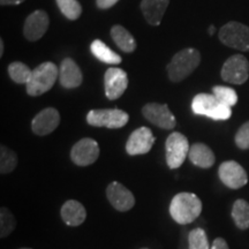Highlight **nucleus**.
<instances>
[{
    "instance_id": "nucleus-1",
    "label": "nucleus",
    "mask_w": 249,
    "mask_h": 249,
    "mask_svg": "<svg viewBox=\"0 0 249 249\" xmlns=\"http://www.w3.org/2000/svg\"><path fill=\"white\" fill-rule=\"evenodd\" d=\"M202 213V202L194 193H179L172 198L170 214L180 225L191 224Z\"/></svg>"
},
{
    "instance_id": "nucleus-2",
    "label": "nucleus",
    "mask_w": 249,
    "mask_h": 249,
    "mask_svg": "<svg viewBox=\"0 0 249 249\" xmlns=\"http://www.w3.org/2000/svg\"><path fill=\"white\" fill-rule=\"evenodd\" d=\"M201 54L195 49H185L174 54L172 60L167 65V74L172 82L185 80L198 67Z\"/></svg>"
},
{
    "instance_id": "nucleus-3",
    "label": "nucleus",
    "mask_w": 249,
    "mask_h": 249,
    "mask_svg": "<svg viewBox=\"0 0 249 249\" xmlns=\"http://www.w3.org/2000/svg\"><path fill=\"white\" fill-rule=\"evenodd\" d=\"M59 77V68L53 62H43L31 73L27 82V92L29 96H39L48 92Z\"/></svg>"
},
{
    "instance_id": "nucleus-4",
    "label": "nucleus",
    "mask_w": 249,
    "mask_h": 249,
    "mask_svg": "<svg viewBox=\"0 0 249 249\" xmlns=\"http://www.w3.org/2000/svg\"><path fill=\"white\" fill-rule=\"evenodd\" d=\"M192 110L197 116H204L213 120H227L232 116L231 107L220 103L210 93H198L192 102Z\"/></svg>"
},
{
    "instance_id": "nucleus-5",
    "label": "nucleus",
    "mask_w": 249,
    "mask_h": 249,
    "mask_svg": "<svg viewBox=\"0 0 249 249\" xmlns=\"http://www.w3.org/2000/svg\"><path fill=\"white\" fill-rule=\"evenodd\" d=\"M219 39L223 44L239 51H249V27L240 22L226 23L219 30Z\"/></svg>"
},
{
    "instance_id": "nucleus-6",
    "label": "nucleus",
    "mask_w": 249,
    "mask_h": 249,
    "mask_svg": "<svg viewBox=\"0 0 249 249\" xmlns=\"http://www.w3.org/2000/svg\"><path fill=\"white\" fill-rule=\"evenodd\" d=\"M129 116L119 108H107V110H91L87 114V123L93 127H107L117 129L128 123Z\"/></svg>"
},
{
    "instance_id": "nucleus-7",
    "label": "nucleus",
    "mask_w": 249,
    "mask_h": 249,
    "mask_svg": "<svg viewBox=\"0 0 249 249\" xmlns=\"http://www.w3.org/2000/svg\"><path fill=\"white\" fill-rule=\"evenodd\" d=\"M165 148H166V163L170 169H178L181 166L188 157L189 149H191L188 140L179 132L171 134L165 143Z\"/></svg>"
},
{
    "instance_id": "nucleus-8",
    "label": "nucleus",
    "mask_w": 249,
    "mask_h": 249,
    "mask_svg": "<svg viewBox=\"0 0 249 249\" xmlns=\"http://www.w3.org/2000/svg\"><path fill=\"white\" fill-rule=\"evenodd\" d=\"M222 79L233 85H242L248 80L249 62L242 54H234L224 62L222 68Z\"/></svg>"
},
{
    "instance_id": "nucleus-9",
    "label": "nucleus",
    "mask_w": 249,
    "mask_h": 249,
    "mask_svg": "<svg viewBox=\"0 0 249 249\" xmlns=\"http://www.w3.org/2000/svg\"><path fill=\"white\" fill-rule=\"evenodd\" d=\"M218 176L224 185L231 189H239L248 182L247 172L240 164L234 160H227L220 164Z\"/></svg>"
},
{
    "instance_id": "nucleus-10",
    "label": "nucleus",
    "mask_w": 249,
    "mask_h": 249,
    "mask_svg": "<svg viewBox=\"0 0 249 249\" xmlns=\"http://www.w3.org/2000/svg\"><path fill=\"white\" fill-rule=\"evenodd\" d=\"M142 113L145 119L152 124L163 129H172L176 127V118L170 111L166 104L149 103L142 108Z\"/></svg>"
},
{
    "instance_id": "nucleus-11",
    "label": "nucleus",
    "mask_w": 249,
    "mask_h": 249,
    "mask_svg": "<svg viewBox=\"0 0 249 249\" xmlns=\"http://www.w3.org/2000/svg\"><path fill=\"white\" fill-rule=\"evenodd\" d=\"M98 156V143L90 138L80 140L73 145L71 151V160L79 166H88V165L95 163Z\"/></svg>"
},
{
    "instance_id": "nucleus-12",
    "label": "nucleus",
    "mask_w": 249,
    "mask_h": 249,
    "mask_svg": "<svg viewBox=\"0 0 249 249\" xmlns=\"http://www.w3.org/2000/svg\"><path fill=\"white\" fill-rule=\"evenodd\" d=\"M105 95L108 99L114 101L123 96L124 90L128 86L127 73L120 68L111 67L108 68L104 75Z\"/></svg>"
},
{
    "instance_id": "nucleus-13",
    "label": "nucleus",
    "mask_w": 249,
    "mask_h": 249,
    "mask_svg": "<svg viewBox=\"0 0 249 249\" xmlns=\"http://www.w3.org/2000/svg\"><path fill=\"white\" fill-rule=\"evenodd\" d=\"M155 143V136L148 127H140L130 134L126 143V151L130 156L148 154Z\"/></svg>"
},
{
    "instance_id": "nucleus-14",
    "label": "nucleus",
    "mask_w": 249,
    "mask_h": 249,
    "mask_svg": "<svg viewBox=\"0 0 249 249\" xmlns=\"http://www.w3.org/2000/svg\"><path fill=\"white\" fill-rule=\"evenodd\" d=\"M107 196L112 207L121 213L130 210L135 204L133 193L120 182H111L107 188Z\"/></svg>"
},
{
    "instance_id": "nucleus-15",
    "label": "nucleus",
    "mask_w": 249,
    "mask_h": 249,
    "mask_svg": "<svg viewBox=\"0 0 249 249\" xmlns=\"http://www.w3.org/2000/svg\"><path fill=\"white\" fill-rule=\"evenodd\" d=\"M60 124V114L53 107L44 108L31 121L33 132L39 136L48 135L57 128Z\"/></svg>"
},
{
    "instance_id": "nucleus-16",
    "label": "nucleus",
    "mask_w": 249,
    "mask_h": 249,
    "mask_svg": "<svg viewBox=\"0 0 249 249\" xmlns=\"http://www.w3.org/2000/svg\"><path fill=\"white\" fill-rule=\"evenodd\" d=\"M50 24L49 15L44 11H35L27 18L23 27L24 37L35 42L44 36Z\"/></svg>"
},
{
    "instance_id": "nucleus-17",
    "label": "nucleus",
    "mask_w": 249,
    "mask_h": 249,
    "mask_svg": "<svg viewBox=\"0 0 249 249\" xmlns=\"http://www.w3.org/2000/svg\"><path fill=\"white\" fill-rule=\"evenodd\" d=\"M83 81L82 73L76 62L71 58H65L59 68V82L66 89H74L81 86Z\"/></svg>"
},
{
    "instance_id": "nucleus-18",
    "label": "nucleus",
    "mask_w": 249,
    "mask_h": 249,
    "mask_svg": "<svg viewBox=\"0 0 249 249\" xmlns=\"http://www.w3.org/2000/svg\"><path fill=\"white\" fill-rule=\"evenodd\" d=\"M169 4L170 0H142L141 9L147 22L151 26H158Z\"/></svg>"
},
{
    "instance_id": "nucleus-19",
    "label": "nucleus",
    "mask_w": 249,
    "mask_h": 249,
    "mask_svg": "<svg viewBox=\"0 0 249 249\" xmlns=\"http://www.w3.org/2000/svg\"><path fill=\"white\" fill-rule=\"evenodd\" d=\"M60 213L62 220L70 226H79L83 224L87 218L86 208L79 201L75 200L65 202Z\"/></svg>"
},
{
    "instance_id": "nucleus-20",
    "label": "nucleus",
    "mask_w": 249,
    "mask_h": 249,
    "mask_svg": "<svg viewBox=\"0 0 249 249\" xmlns=\"http://www.w3.org/2000/svg\"><path fill=\"white\" fill-rule=\"evenodd\" d=\"M189 160L195 166L202 169H210L216 161L213 151L204 143H195L189 149Z\"/></svg>"
},
{
    "instance_id": "nucleus-21",
    "label": "nucleus",
    "mask_w": 249,
    "mask_h": 249,
    "mask_svg": "<svg viewBox=\"0 0 249 249\" xmlns=\"http://www.w3.org/2000/svg\"><path fill=\"white\" fill-rule=\"evenodd\" d=\"M112 39L114 40L116 45L121 51L126 53H132L136 49V42L134 37L130 35V33L127 29H124L123 26H113L111 29Z\"/></svg>"
},
{
    "instance_id": "nucleus-22",
    "label": "nucleus",
    "mask_w": 249,
    "mask_h": 249,
    "mask_svg": "<svg viewBox=\"0 0 249 249\" xmlns=\"http://www.w3.org/2000/svg\"><path fill=\"white\" fill-rule=\"evenodd\" d=\"M90 50H91V53L95 55L99 61L104 62V64L117 65L121 62L120 55L112 51V50L108 48L105 43H103L102 40H93L91 45H90Z\"/></svg>"
},
{
    "instance_id": "nucleus-23",
    "label": "nucleus",
    "mask_w": 249,
    "mask_h": 249,
    "mask_svg": "<svg viewBox=\"0 0 249 249\" xmlns=\"http://www.w3.org/2000/svg\"><path fill=\"white\" fill-rule=\"evenodd\" d=\"M232 218L238 229H249V203L247 201L236 200L234 202L232 208Z\"/></svg>"
},
{
    "instance_id": "nucleus-24",
    "label": "nucleus",
    "mask_w": 249,
    "mask_h": 249,
    "mask_svg": "<svg viewBox=\"0 0 249 249\" xmlns=\"http://www.w3.org/2000/svg\"><path fill=\"white\" fill-rule=\"evenodd\" d=\"M17 165V154L5 145H1V148H0V173L8 174L13 172Z\"/></svg>"
},
{
    "instance_id": "nucleus-25",
    "label": "nucleus",
    "mask_w": 249,
    "mask_h": 249,
    "mask_svg": "<svg viewBox=\"0 0 249 249\" xmlns=\"http://www.w3.org/2000/svg\"><path fill=\"white\" fill-rule=\"evenodd\" d=\"M31 73L33 71L30 70L27 65L22 64V62H12L11 65L8 66V74L11 76V79L17 83H24L27 85V82L29 81Z\"/></svg>"
},
{
    "instance_id": "nucleus-26",
    "label": "nucleus",
    "mask_w": 249,
    "mask_h": 249,
    "mask_svg": "<svg viewBox=\"0 0 249 249\" xmlns=\"http://www.w3.org/2000/svg\"><path fill=\"white\" fill-rule=\"evenodd\" d=\"M213 95L222 104L226 107H232L238 103V95H236L235 90L229 87L216 86L213 88Z\"/></svg>"
},
{
    "instance_id": "nucleus-27",
    "label": "nucleus",
    "mask_w": 249,
    "mask_h": 249,
    "mask_svg": "<svg viewBox=\"0 0 249 249\" xmlns=\"http://www.w3.org/2000/svg\"><path fill=\"white\" fill-rule=\"evenodd\" d=\"M59 9L68 20H76L82 13V7L77 0H55Z\"/></svg>"
},
{
    "instance_id": "nucleus-28",
    "label": "nucleus",
    "mask_w": 249,
    "mask_h": 249,
    "mask_svg": "<svg viewBox=\"0 0 249 249\" xmlns=\"http://www.w3.org/2000/svg\"><path fill=\"white\" fill-rule=\"evenodd\" d=\"M189 249H210L207 233L202 229H195L188 234Z\"/></svg>"
},
{
    "instance_id": "nucleus-29",
    "label": "nucleus",
    "mask_w": 249,
    "mask_h": 249,
    "mask_svg": "<svg viewBox=\"0 0 249 249\" xmlns=\"http://www.w3.org/2000/svg\"><path fill=\"white\" fill-rule=\"evenodd\" d=\"M15 218L7 208H1L0 210V236L6 238L14 231Z\"/></svg>"
},
{
    "instance_id": "nucleus-30",
    "label": "nucleus",
    "mask_w": 249,
    "mask_h": 249,
    "mask_svg": "<svg viewBox=\"0 0 249 249\" xmlns=\"http://www.w3.org/2000/svg\"><path fill=\"white\" fill-rule=\"evenodd\" d=\"M234 141L236 147L242 149V150L249 149V121L245 123L239 128V130L235 134Z\"/></svg>"
},
{
    "instance_id": "nucleus-31",
    "label": "nucleus",
    "mask_w": 249,
    "mask_h": 249,
    "mask_svg": "<svg viewBox=\"0 0 249 249\" xmlns=\"http://www.w3.org/2000/svg\"><path fill=\"white\" fill-rule=\"evenodd\" d=\"M118 1H119V0H96V4H97L99 8L107 9L113 7Z\"/></svg>"
},
{
    "instance_id": "nucleus-32",
    "label": "nucleus",
    "mask_w": 249,
    "mask_h": 249,
    "mask_svg": "<svg viewBox=\"0 0 249 249\" xmlns=\"http://www.w3.org/2000/svg\"><path fill=\"white\" fill-rule=\"evenodd\" d=\"M210 249H230V248H229V245H227V242L224 240L223 238H217L213 240Z\"/></svg>"
},
{
    "instance_id": "nucleus-33",
    "label": "nucleus",
    "mask_w": 249,
    "mask_h": 249,
    "mask_svg": "<svg viewBox=\"0 0 249 249\" xmlns=\"http://www.w3.org/2000/svg\"><path fill=\"white\" fill-rule=\"evenodd\" d=\"M24 0H0V4L2 6L6 5H18L21 2H23Z\"/></svg>"
},
{
    "instance_id": "nucleus-34",
    "label": "nucleus",
    "mask_w": 249,
    "mask_h": 249,
    "mask_svg": "<svg viewBox=\"0 0 249 249\" xmlns=\"http://www.w3.org/2000/svg\"><path fill=\"white\" fill-rule=\"evenodd\" d=\"M4 48H5L4 40L0 39V57H1V55L4 54Z\"/></svg>"
},
{
    "instance_id": "nucleus-35",
    "label": "nucleus",
    "mask_w": 249,
    "mask_h": 249,
    "mask_svg": "<svg viewBox=\"0 0 249 249\" xmlns=\"http://www.w3.org/2000/svg\"><path fill=\"white\" fill-rule=\"evenodd\" d=\"M208 31H209V35L213 36V34H214V31H216V28H214V26H213V24H211V26L209 27V30H208Z\"/></svg>"
},
{
    "instance_id": "nucleus-36",
    "label": "nucleus",
    "mask_w": 249,
    "mask_h": 249,
    "mask_svg": "<svg viewBox=\"0 0 249 249\" xmlns=\"http://www.w3.org/2000/svg\"><path fill=\"white\" fill-rule=\"evenodd\" d=\"M21 249H30V248H21Z\"/></svg>"
},
{
    "instance_id": "nucleus-37",
    "label": "nucleus",
    "mask_w": 249,
    "mask_h": 249,
    "mask_svg": "<svg viewBox=\"0 0 249 249\" xmlns=\"http://www.w3.org/2000/svg\"><path fill=\"white\" fill-rule=\"evenodd\" d=\"M141 249H149V248H141Z\"/></svg>"
}]
</instances>
